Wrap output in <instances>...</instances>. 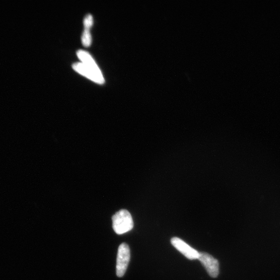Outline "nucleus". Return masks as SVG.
<instances>
[{
    "instance_id": "1",
    "label": "nucleus",
    "mask_w": 280,
    "mask_h": 280,
    "mask_svg": "<svg viewBox=\"0 0 280 280\" xmlns=\"http://www.w3.org/2000/svg\"><path fill=\"white\" fill-rule=\"evenodd\" d=\"M113 229L118 235L126 233L132 230L133 219L126 209H121L112 217Z\"/></svg>"
},
{
    "instance_id": "2",
    "label": "nucleus",
    "mask_w": 280,
    "mask_h": 280,
    "mask_svg": "<svg viewBox=\"0 0 280 280\" xmlns=\"http://www.w3.org/2000/svg\"><path fill=\"white\" fill-rule=\"evenodd\" d=\"M130 259V250L128 245L125 243L120 245L117 257L116 274L121 277L123 276L127 269Z\"/></svg>"
},
{
    "instance_id": "3",
    "label": "nucleus",
    "mask_w": 280,
    "mask_h": 280,
    "mask_svg": "<svg viewBox=\"0 0 280 280\" xmlns=\"http://www.w3.org/2000/svg\"><path fill=\"white\" fill-rule=\"evenodd\" d=\"M73 67L81 75L98 84H103L104 83V79L101 71H96V70L85 65L82 62L74 63Z\"/></svg>"
},
{
    "instance_id": "4",
    "label": "nucleus",
    "mask_w": 280,
    "mask_h": 280,
    "mask_svg": "<svg viewBox=\"0 0 280 280\" xmlns=\"http://www.w3.org/2000/svg\"><path fill=\"white\" fill-rule=\"evenodd\" d=\"M205 268L208 275L216 278L219 274V262L213 256L206 253H199L198 259Z\"/></svg>"
},
{
    "instance_id": "5",
    "label": "nucleus",
    "mask_w": 280,
    "mask_h": 280,
    "mask_svg": "<svg viewBox=\"0 0 280 280\" xmlns=\"http://www.w3.org/2000/svg\"><path fill=\"white\" fill-rule=\"evenodd\" d=\"M172 246L184 255L186 258L190 260L198 259L199 253L193 248L190 247L188 244L182 239L173 237L171 240Z\"/></svg>"
},
{
    "instance_id": "6",
    "label": "nucleus",
    "mask_w": 280,
    "mask_h": 280,
    "mask_svg": "<svg viewBox=\"0 0 280 280\" xmlns=\"http://www.w3.org/2000/svg\"><path fill=\"white\" fill-rule=\"evenodd\" d=\"M77 55L82 63L97 70V71H100L95 60L89 52L83 50H79L77 51Z\"/></svg>"
},
{
    "instance_id": "7",
    "label": "nucleus",
    "mask_w": 280,
    "mask_h": 280,
    "mask_svg": "<svg viewBox=\"0 0 280 280\" xmlns=\"http://www.w3.org/2000/svg\"><path fill=\"white\" fill-rule=\"evenodd\" d=\"M90 30V29H84L82 34V44L85 47L90 46L92 43V36Z\"/></svg>"
},
{
    "instance_id": "8",
    "label": "nucleus",
    "mask_w": 280,
    "mask_h": 280,
    "mask_svg": "<svg viewBox=\"0 0 280 280\" xmlns=\"http://www.w3.org/2000/svg\"><path fill=\"white\" fill-rule=\"evenodd\" d=\"M93 25V16L91 14L87 15L84 20V25L85 29H90Z\"/></svg>"
}]
</instances>
